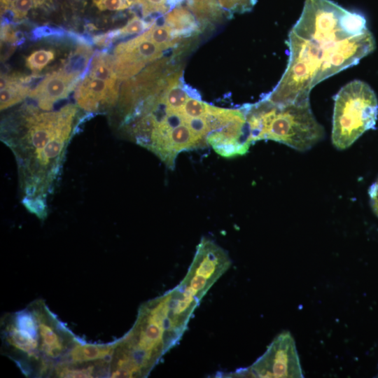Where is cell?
<instances>
[{"label": "cell", "instance_id": "ac0fdd59", "mask_svg": "<svg viewBox=\"0 0 378 378\" xmlns=\"http://www.w3.org/2000/svg\"><path fill=\"white\" fill-rule=\"evenodd\" d=\"M45 1V0H16L10 6V10L14 19L24 18L28 12L33 8H36Z\"/></svg>", "mask_w": 378, "mask_h": 378}, {"label": "cell", "instance_id": "e0dca14e", "mask_svg": "<svg viewBox=\"0 0 378 378\" xmlns=\"http://www.w3.org/2000/svg\"><path fill=\"white\" fill-rule=\"evenodd\" d=\"M208 106L201 99L190 97L181 107V111L186 118L202 117L206 115Z\"/></svg>", "mask_w": 378, "mask_h": 378}, {"label": "cell", "instance_id": "52a82bcc", "mask_svg": "<svg viewBox=\"0 0 378 378\" xmlns=\"http://www.w3.org/2000/svg\"><path fill=\"white\" fill-rule=\"evenodd\" d=\"M79 74V71L64 70L49 74L31 90L28 96L36 99L42 110H50L54 103L66 97L73 90Z\"/></svg>", "mask_w": 378, "mask_h": 378}, {"label": "cell", "instance_id": "7c38bea8", "mask_svg": "<svg viewBox=\"0 0 378 378\" xmlns=\"http://www.w3.org/2000/svg\"><path fill=\"white\" fill-rule=\"evenodd\" d=\"M187 3L189 9L202 24L218 19L223 13L217 0H187Z\"/></svg>", "mask_w": 378, "mask_h": 378}, {"label": "cell", "instance_id": "ba28073f", "mask_svg": "<svg viewBox=\"0 0 378 378\" xmlns=\"http://www.w3.org/2000/svg\"><path fill=\"white\" fill-rule=\"evenodd\" d=\"M118 93V83H111L88 76L76 92L78 105L88 111H97L113 106Z\"/></svg>", "mask_w": 378, "mask_h": 378}, {"label": "cell", "instance_id": "277c9868", "mask_svg": "<svg viewBox=\"0 0 378 378\" xmlns=\"http://www.w3.org/2000/svg\"><path fill=\"white\" fill-rule=\"evenodd\" d=\"M244 108L252 143L268 139L305 151L324 137V129L315 118L309 100L275 104L263 98Z\"/></svg>", "mask_w": 378, "mask_h": 378}, {"label": "cell", "instance_id": "6da1fadb", "mask_svg": "<svg viewBox=\"0 0 378 378\" xmlns=\"http://www.w3.org/2000/svg\"><path fill=\"white\" fill-rule=\"evenodd\" d=\"M287 44V67L265 97L275 104L308 101L315 85L357 64L375 48L365 17L331 0H306Z\"/></svg>", "mask_w": 378, "mask_h": 378}, {"label": "cell", "instance_id": "4fadbf2b", "mask_svg": "<svg viewBox=\"0 0 378 378\" xmlns=\"http://www.w3.org/2000/svg\"><path fill=\"white\" fill-rule=\"evenodd\" d=\"M153 42L166 50L176 46L181 38L176 36L173 29L166 24H158L155 20L153 24L144 31Z\"/></svg>", "mask_w": 378, "mask_h": 378}, {"label": "cell", "instance_id": "d6986e66", "mask_svg": "<svg viewBox=\"0 0 378 378\" xmlns=\"http://www.w3.org/2000/svg\"><path fill=\"white\" fill-rule=\"evenodd\" d=\"M154 21L146 22L135 15L127 22L125 26L118 30L119 35L128 36L140 34L148 29Z\"/></svg>", "mask_w": 378, "mask_h": 378}, {"label": "cell", "instance_id": "603a6c76", "mask_svg": "<svg viewBox=\"0 0 378 378\" xmlns=\"http://www.w3.org/2000/svg\"><path fill=\"white\" fill-rule=\"evenodd\" d=\"M16 0H1V8H8Z\"/></svg>", "mask_w": 378, "mask_h": 378}, {"label": "cell", "instance_id": "5b68a950", "mask_svg": "<svg viewBox=\"0 0 378 378\" xmlns=\"http://www.w3.org/2000/svg\"><path fill=\"white\" fill-rule=\"evenodd\" d=\"M378 115L374 92L366 83L355 80L343 86L335 97L332 142L338 150L353 144L374 129Z\"/></svg>", "mask_w": 378, "mask_h": 378}, {"label": "cell", "instance_id": "8992f818", "mask_svg": "<svg viewBox=\"0 0 378 378\" xmlns=\"http://www.w3.org/2000/svg\"><path fill=\"white\" fill-rule=\"evenodd\" d=\"M231 377H302L293 338L288 332L278 335L265 354L251 366L228 374Z\"/></svg>", "mask_w": 378, "mask_h": 378}, {"label": "cell", "instance_id": "cb8c5ba5", "mask_svg": "<svg viewBox=\"0 0 378 378\" xmlns=\"http://www.w3.org/2000/svg\"><path fill=\"white\" fill-rule=\"evenodd\" d=\"M253 6L255 5L257 0H248Z\"/></svg>", "mask_w": 378, "mask_h": 378}, {"label": "cell", "instance_id": "7a4b0ae2", "mask_svg": "<svg viewBox=\"0 0 378 378\" xmlns=\"http://www.w3.org/2000/svg\"><path fill=\"white\" fill-rule=\"evenodd\" d=\"M77 108L34 113L25 120L23 135L9 139L20 168L24 204L39 218L46 215V194L56 178L70 139Z\"/></svg>", "mask_w": 378, "mask_h": 378}, {"label": "cell", "instance_id": "2e32d148", "mask_svg": "<svg viewBox=\"0 0 378 378\" xmlns=\"http://www.w3.org/2000/svg\"><path fill=\"white\" fill-rule=\"evenodd\" d=\"M141 8L142 15L148 17L151 14H164L171 10L167 0H134Z\"/></svg>", "mask_w": 378, "mask_h": 378}, {"label": "cell", "instance_id": "7402d4cb", "mask_svg": "<svg viewBox=\"0 0 378 378\" xmlns=\"http://www.w3.org/2000/svg\"><path fill=\"white\" fill-rule=\"evenodd\" d=\"M369 195L371 206L378 216V178L370 187Z\"/></svg>", "mask_w": 378, "mask_h": 378}, {"label": "cell", "instance_id": "9a60e30c", "mask_svg": "<svg viewBox=\"0 0 378 378\" xmlns=\"http://www.w3.org/2000/svg\"><path fill=\"white\" fill-rule=\"evenodd\" d=\"M55 52L52 50H38L29 55L25 61L26 66L33 71L42 70L54 59Z\"/></svg>", "mask_w": 378, "mask_h": 378}, {"label": "cell", "instance_id": "9c48e42d", "mask_svg": "<svg viewBox=\"0 0 378 378\" xmlns=\"http://www.w3.org/2000/svg\"><path fill=\"white\" fill-rule=\"evenodd\" d=\"M164 50L144 32L135 38L118 44L114 52H129L147 64L160 59L163 55Z\"/></svg>", "mask_w": 378, "mask_h": 378}, {"label": "cell", "instance_id": "3957f363", "mask_svg": "<svg viewBox=\"0 0 378 378\" xmlns=\"http://www.w3.org/2000/svg\"><path fill=\"white\" fill-rule=\"evenodd\" d=\"M1 352L28 377H55L79 339L37 300L1 321Z\"/></svg>", "mask_w": 378, "mask_h": 378}, {"label": "cell", "instance_id": "ffe728a7", "mask_svg": "<svg viewBox=\"0 0 378 378\" xmlns=\"http://www.w3.org/2000/svg\"><path fill=\"white\" fill-rule=\"evenodd\" d=\"M100 10L119 11L128 8L134 0H92Z\"/></svg>", "mask_w": 378, "mask_h": 378}, {"label": "cell", "instance_id": "30bf717a", "mask_svg": "<svg viewBox=\"0 0 378 378\" xmlns=\"http://www.w3.org/2000/svg\"><path fill=\"white\" fill-rule=\"evenodd\" d=\"M164 22L169 26L175 34L181 38L190 36L198 32L200 23L193 14L187 8L176 6L167 12L163 17Z\"/></svg>", "mask_w": 378, "mask_h": 378}, {"label": "cell", "instance_id": "44dd1931", "mask_svg": "<svg viewBox=\"0 0 378 378\" xmlns=\"http://www.w3.org/2000/svg\"><path fill=\"white\" fill-rule=\"evenodd\" d=\"M218 4L230 13L249 11L253 6L248 0H218Z\"/></svg>", "mask_w": 378, "mask_h": 378}, {"label": "cell", "instance_id": "8fae6325", "mask_svg": "<svg viewBox=\"0 0 378 378\" xmlns=\"http://www.w3.org/2000/svg\"><path fill=\"white\" fill-rule=\"evenodd\" d=\"M24 82L16 78L1 77V110L19 103L29 95L31 90L29 87L22 84Z\"/></svg>", "mask_w": 378, "mask_h": 378}, {"label": "cell", "instance_id": "5bb4252c", "mask_svg": "<svg viewBox=\"0 0 378 378\" xmlns=\"http://www.w3.org/2000/svg\"><path fill=\"white\" fill-rule=\"evenodd\" d=\"M88 76L111 83H117L118 79L114 71L113 59L105 54H99L94 57Z\"/></svg>", "mask_w": 378, "mask_h": 378}]
</instances>
